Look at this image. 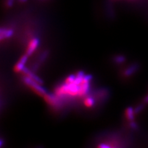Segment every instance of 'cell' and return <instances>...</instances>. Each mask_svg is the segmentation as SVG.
<instances>
[{
  "instance_id": "6da1fadb",
  "label": "cell",
  "mask_w": 148,
  "mask_h": 148,
  "mask_svg": "<svg viewBox=\"0 0 148 148\" xmlns=\"http://www.w3.org/2000/svg\"><path fill=\"white\" fill-rule=\"evenodd\" d=\"M23 81L24 82L26 85L31 87L36 93L39 94L41 96H45L46 94H47V91L41 86L40 83L36 82L33 79H32L31 78L25 75V77H23Z\"/></svg>"
},
{
  "instance_id": "7a4b0ae2",
  "label": "cell",
  "mask_w": 148,
  "mask_h": 148,
  "mask_svg": "<svg viewBox=\"0 0 148 148\" xmlns=\"http://www.w3.org/2000/svg\"><path fill=\"white\" fill-rule=\"evenodd\" d=\"M39 43L40 40L38 38H36V37L35 38H34L30 41V43L29 46H28L26 51V54L28 56H30L34 53L36 48L38 47Z\"/></svg>"
},
{
  "instance_id": "3957f363",
  "label": "cell",
  "mask_w": 148,
  "mask_h": 148,
  "mask_svg": "<svg viewBox=\"0 0 148 148\" xmlns=\"http://www.w3.org/2000/svg\"><path fill=\"white\" fill-rule=\"evenodd\" d=\"M22 72L24 73L25 74V75L29 77L30 78H32V79H33L36 82L40 83V84L42 85L43 83V81L41 80L40 78H39L38 76L36 75L34 72H32L31 71H30L29 69H28L27 67H25Z\"/></svg>"
},
{
  "instance_id": "277c9868",
  "label": "cell",
  "mask_w": 148,
  "mask_h": 148,
  "mask_svg": "<svg viewBox=\"0 0 148 148\" xmlns=\"http://www.w3.org/2000/svg\"><path fill=\"white\" fill-rule=\"evenodd\" d=\"M14 30L11 29H7V28H1L0 30V39L3 40L4 39L9 38L13 35Z\"/></svg>"
},
{
  "instance_id": "5b68a950",
  "label": "cell",
  "mask_w": 148,
  "mask_h": 148,
  "mask_svg": "<svg viewBox=\"0 0 148 148\" xmlns=\"http://www.w3.org/2000/svg\"><path fill=\"white\" fill-rule=\"evenodd\" d=\"M138 69V64H133L132 66L128 67L123 72V75L126 77H128L132 75L133 73H135Z\"/></svg>"
},
{
  "instance_id": "8992f818",
  "label": "cell",
  "mask_w": 148,
  "mask_h": 148,
  "mask_svg": "<svg viewBox=\"0 0 148 148\" xmlns=\"http://www.w3.org/2000/svg\"><path fill=\"white\" fill-rule=\"evenodd\" d=\"M135 109H133L132 107L128 108L125 110V116L126 118L129 120L130 122H132L135 119Z\"/></svg>"
},
{
  "instance_id": "52a82bcc",
  "label": "cell",
  "mask_w": 148,
  "mask_h": 148,
  "mask_svg": "<svg viewBox=\"0 0 148 148\" xmlns=\"http://www.w3.org/2000/svg\"><path fill=\"white\" fill-rule=\"evenodd\" d=\"M82 90H81V95H84L86 94L89 91L90 85L89 83H84L83 82L81 85Z\"/></svg>"
},
{
  "instance_id": "ba28073f",
  "label": "cell",
  "mask_w": 148,
  "mask_h": 148,
  "mask_svg": "<svg viewBox=\"0 0 148 148\" xmlns=\"http://www.w3.org/2000/svg\"><path fill=\"white\" fill-rule=\"evenodd\" d=\"M85 105L88 108H91L95 104V99L92 97H88L85 100Z\"/></svg>"
},
{
  "instance_id": "9c48e42d",
  "label": "cell",
  "mask_w": 148,
  "mask_h": 148,
  "mask_svg": "<svg viewBox=\"0 0 148 148\" xmlns=\"http://www.w3.org/2000/svg\"><path fill=\"white\" fill-rule=\"evenodd\" d=\"M25 67V64L22 63L21 62L18 61L15 66V68L14 70L16 72H22V71L24 70V69Z\"/></svg>"
},
{
  "instance_id": "30bf717a",
  "label": "cell",
  "mask_w": 148,
  "mask_h": 148,
  "mask_svg": "<svg viewBox=\"0 0 148 148\" xmlns=\"http://www.w3.org/2000/svg\"><path fill=\"white\" fill-rule=\"evenodd\" d=\"M114 59V61L117 64H122L125 61L126 58H125V56H123L119 55V56H115Z\"/></svg>"
},
{
  "instance_id": "8fae6325",
  "label": "cell",
  "mask_w": 148,
  "mask_h": 148,
  "mask_svg": "<svg viewBox=\"0 0 148 148\" xmlns=\"http://www.w3.org/2000/svg\"><path fill=\"white\" fill-rule=\"evenodd\" d=\"M76 78V75H70L69 76L67 77L66 78V82L67 83H73V82L75 81Z\"/></svg>"
},
{
  "instance_id": "7c38bea8",
  "label": "cell",
  "mask_w": 148,
  "mask_h": 148,
  "mask_svg": "<svg viewBox=\"0 0 148 148\" xmlns=\"http://www.w3.org/2000/svg\"><path fill=\"white\" fill-rule=\"evenodd\" d=\"M92 79V76L90 74H88V75H85L84 77H83V82L84 83H89L91 80Z\"/></svg>"
},
{
  "instance_id": "4fadbf2b",
  "label": "cell",
  "mask_w": 148,
  "mask_h": 148,
  "mask_svg": "<svg viewBox=\"0 0 148 148\" xmlns=\"http://www.w3.org/2000/svg\"><path fill=\"white\" fill-rule=\"evenodd\" d=\"M28 56L27 55V54H25V55H24V56H22L21 58V59H20V60H19V61L20 62H21L22 63H23V64H25V63L27 62V60H28Z\"/></svg>"
},
{
  "instance_id": "5bb4252c",
  "label": "cell",
  "mask_w": 148,
  "mask_h": 148,
  "mask_svg": "<svg viewBox=\"0 0 148 148\" xmlns=\"http://www.w3.org/2000/svg\"><path fill=\"white\" fill-rule=\"evenodd\" d=\"M14 3V0H6V6L7 8H10L13 6Z\"/></svg>"
},
{
  "instance_id": "9a60e30c",
  "label": "cell",
  "mask_w": 148,
  "mask_h": 148,
  "mask_svg": "<svg viewBox=\"0 0 148 148\" xmlns=\"http://www.w3.org/2000/svg\"><path fill=\"white\" fill-rule=\"evenodd\" d=\"M130 127L132 128H134V129L137 128V127H138L137 124L135 122H134L133 121L130 122Z\"/></svg>"
},
{
  "instance_id": "2e32d148",
  "label": "cell",
  "mask_w": 148,
  "mask_h": 148,
  "mask_svg": "<svg viewBox=\"0 0 148 148\" xmlns=\"http://www.w3.org/2000/svg\"><path fill=\"white\" fill-rule=\"evenodd\" d=\"M98 147L100 148H109L111 146L109 145H105V144H104V143H102V144H101L100 145L98 146Z\"/></svg>"
},
{
  "instance_id": "e0dca14e",
  "label": "cell",
  "mask_w": 148,
  "mask_h": 148,
  "mask_svg": "<svg viewBox=\"0 0 148 148\" xmlns=\"http://www.w3.org/2000/svg\"><path fill=\"white\" fill-rule=\"evenodd\" d=\"M144 103H148V95L145 98V99H144Z\"/></svg>"
},
{
  "instance_id": "ac0fdd59",
  "label": "cell",
  "mask_w": 148,
  "mask_h": 148,
  "mask_svg": "<svg viewBox=\"0 0 148 148\" xmlns=\"http://www.w3.org/2000/svg\"><path fill=\"white\" fill-rule=\"evenodd\" d=\"M18 1L21 3H24L27 1V0H18Z\"/></svg>"
}]
</instances>
